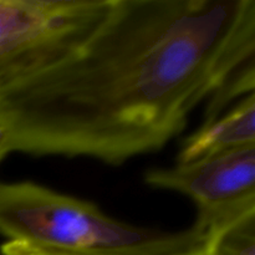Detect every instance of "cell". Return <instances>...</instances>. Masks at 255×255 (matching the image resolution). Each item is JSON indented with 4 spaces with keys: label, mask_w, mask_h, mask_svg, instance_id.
<instances>
[{
    "label": "cell",
    "mask_w": 255,
    "mask_h": 255,
    "mask_svg": "<svg viewBox=\"0 0 255 255\" xmlns=\"http://www.w3.org/2000/svg\"><path fill=\"white\" fill-rule=\"evenodd\" d=\"M255 67V0H112L60 59L0 80L12 152L120 166L154 153Z\"/></svg>",
    "instance_id": "6da1fadb"
},
{
    "label": "cell",
    "mask_w": 255,
    "mask_h": 255,
    "mask_svg": "<svg viewBox=\"0 0 255 255\" xmlns=\"http://www.w3.org/2000/svg\"><path fill=\"white\" fill-rule=\"evenodd\" d=\"M0 234L59 255H181L211 243L194 224L181 232L133 226L32 182H0Z\"/></svg>",
    "instance_id": "7a4b0ae2"
},
{
    "label": "cell",
    "mask_w": 255,
    "mask_h": 255,
    "mask_svg": "<svg viewBox=\"0 0 255 255\" xmlns=\"http://www.w3.org/2000/svg\"><path fill=\"white\" fill-rule=\"evenodd\" d=\"M112 0H0V80L55 61L81 41Z\"/></svg>",
    "instance_id": "3957f363"
},
{
    "label": "cell",
    "mask_w": 255,
    "mask_h": 255,
    "mask_svg": "<svg viewBox=\"0 0 255 255\" xmlns=\"http://www.w3.org/2000/svg\"><path fill=\"white\" fill-rule=\"evenodd\" d=\"M144 182L188 197L197 207L194 226L211 239L255 219V144L151 169Z\"/></svg>",
    "instance_id": "277c9868"
},
{
    "label": "cell",
    "mask_w": 255,
    "mask_h": 255,
    "mask_svg": "<svg viewBox=\"0 0 255 255\" xmlns=\"http://www.w3.org/2000/svg\"><path fill=\"white\" fill-rule=\"evenodd\" d=\"M249 144H255L254 92L239 100L232 110L202 124L187 137L178 152L177 163H188Z\"/></svg>",
    "instance_id": "5b68a950"
},
{
    "label": "cell",
    "mask_w": 255,
    "mask_h": 255,
    "mask_svg": "<svg viewBox=\"0 0 255 255\" xmlns=\"http://www.w3.org/2000/svg\"><path fill=\"white\" fill-rule=\"evenodd\" d=\"M211 255H255V219L244 222L213 239Z\"/></svg>",
    "instance_id": "8992f818"
},
{
    "label": "cell",
    "mask_w": 255,
    "mask_h": 255,
    "mask_svg": "<svg viewBox=\"0 0 255 255\" xmlns=\"http://www.w3.org/2000/svg\"><path fill=\"white\" fill-rule=\"evenodd\" d=\"M212 244H213V242H211L206 248L181 255H211ZM0 252H1L2 255H59L47 253V252L37 251V249L30 248V247L24 246V244L15 243V242H6V243H4L1 246V248H0Z\"/></svg>",
    "instance_id": "52a82bcc"
},
{
    "label": "cell",
    "mask_w": 255,
    "mask_h": 255,
    "mask_svg": "<svg viewBox=\"0 0 255 255\" xmlns=\"http://www.w3.org/2000/svg\"><path fill=\"white\" fill-rule=\"evenodd\" d=\"M12 152V128L6 112L0 105V162Z\"/></svg>",
    "instance_id": "ba28073f"
}]
</instances>
